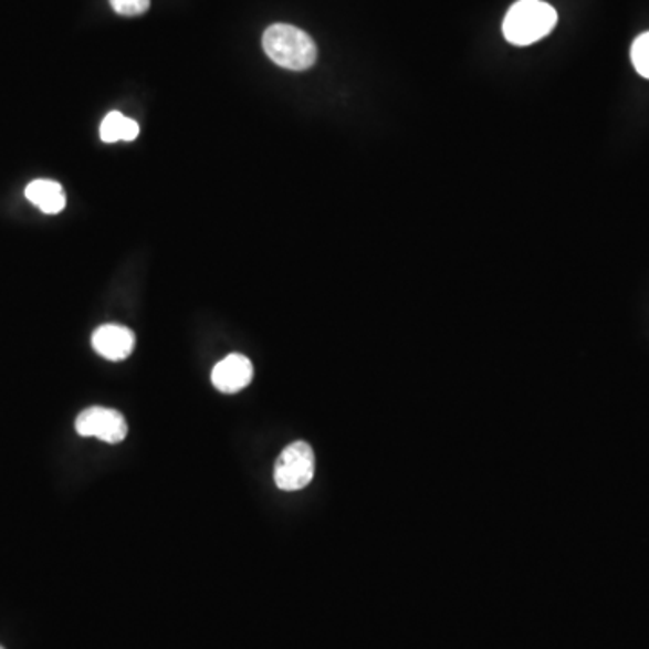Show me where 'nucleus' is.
I'll return each mask as SVG.
<instances>
[{"label": "nucleus", "instance_id": "423d86ee", "mask_svg": "<svg viewBox=\"0 0 649 649\" xmlns=\"http://www.w3.org/2000/svg\"><path fill=\"white\" fill-rule=\"evenodd\" d=\"M136 336L122 325H103L93 334V347L108 362H123L133 354Z\"/></svg>", "mask_w": 649, "mask_h": 649}, {"label": "nucleus", "instance_id": "20e7f679", "mask_svg": "<svg viewBox=\"0 0 649 649\" xmlns=\"http://www.w3.org/2000/svg\"><path fill=\"white\" fill-rule=\"evenodd\" d=\"M74 426L82 437H96L108 444L122 442L128 433L125 417L119 411L103 406H93L82 411Z\"/></svg>", "mask_w": 649, "mask_h": 649}, {"label": "nucleus", "instance_id": "9d476101", "mask_svg": "<svg viewBox=\"0 0 649 649\" xmlns=\"http://www.w3.org/2000/svg\"><path fill=\"white\" fill-rule=\"evenodd\" d=\"M111 6L117 15L137 17L147 13L150 0H111Z\"/></svg>", "mask_w": 649, "mask_h": 649}, {"label": "nucleus", "instance_id": "f257e3e1", "mask_svg": "<svg viewBox=\"0 0 649 649\" xmlns=\"http://www.w3.org/2000/svg\"><path fill=\"white\" fill-rule=\"evenodd\" d=\"M265 54L289 71H307L316 64L317 48L305 31L291 24L268 28L262 39Z\"/></svg>", "mask_w": 649, "mask_h": 649}, {"label": "nucleus", "instance_id": "f03ea898", "mask_svg": "<svg viewBox=\"0 0 649 649\" xmlns=\"http://www.w3.org/2000/svg\"><path fill=\"white\" fill-rule=\"evenodd\" d=\"M557 24V13L543 0H517L503 20V36L514 45H531L547 36Z\"/></svg>", "mask_w": 649, "mask_h": 649}, {"label": "nucleus", "instance_id": "39448f33", "mask_svg": "<svg viewBox=\"0 0 649 649\" xmlns=\"http://www.w3.org/2000/svg\"><path fill=\"white\" fill-rule=\"evenodd\" d=\"M251 379H253V365L242 354L224 357L211 371V383L222 394H237L244 390Z\"/></svg>", "mask_w": 649, "mask_h": 649}, {"label": "nucleus", "instance_id": "1a4fd4ad", "mask_svg": "<svg viewBox=\"0 0 649 649\" xmlns=\"http://www.w3.org/2000/svg\"><path fill=\"white\" fill-rule=\"evenodd\" d=\"M631 62L640 76L649 80V33L640 34L631 45Z\"/></svg>", "mask_w": 649, "mask_h": 649}, {"label": "nucleus", "instance_id": "6e6552de", "mask_svg": "<svg viewBox=\"0 0 649 649\" xmlns=\"http://www.w3.org/2000/svg\"><path fill=\"white\" fill-rule=\"evenodd\" d=\"M100 136L103 143L134 142L139 136V125L122 113H108L102 122Z\"/></svg>", "mask_w": 649, "mask_h": 649}, {"label": "nucleus", "instance_id": "0eeeda50", "mask_svg": "<svg viewBox=\"0 0 649 649\" xmlns=\"http://www.w3.org/2000/svg\"><path fill=\"white\" fill-rule=\"evenodd\" d=\"M25 197H28L31 205L36 206L39 210L44 211L48 216H56L67 205L64 188L56 181H50V179H39V181L30 182L25 188Z\"/></svg>", "mask_w": 649, "mask_h": 649}, {"label": "nucleus", "instance_id": "9b49d317", "mask_svg": "<svg viewBox=\"0 0 649 649\" xmlns=\"http://www.w3.org/2000/svg\"><path fill=\"white\" fill-rule=\"evenodd\" d=\"M0 649H4V648H2V646H0Z\"/></svg>", "mask_w": 649, "mask_h": 649}, {"label": "nucleus", "instance_id": "7ed1b4c3", "mask_svg": "<svg viewBox=\"0 0 649 649\" xmlns=\"http://www.w3.org/2000/svg\"><path fill=\"white\" fill-rule=\"evenodd\" d=\"M316 459L307 442H293L280 453L274 465V482L282 491H300L313 482Z\"/></svg>", "mask_w": 649, "mask_h": 649}]
</instances>
